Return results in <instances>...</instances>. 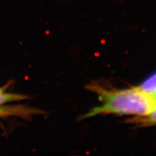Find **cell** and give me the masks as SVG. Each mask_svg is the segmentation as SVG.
<instances>
[{
    "label": "cell",
    "instance_id": "cell-1",
    "mask_svg": "<svg viewBox=\"0 0 156 156\" xmlns=\"http://www.w3.org/2000/svg\"><path fill=\"white\" fill-rule=\"evenodd\" d=\"M88 88L98 95L101 105L90 109L82 119L98 115L143 117L149 114L156 106V97L140 87L126 89H106L92 84Z\"/></svg>",
    "mask_w": 156,
    "mask_h": 156
},
{
    "label": "cell",
    "instance_id": "cell-5",
    "mask_svg": "<svg viewBox=\"0 0 156 156\" xmlns=\"http://www.w3.org/2000/svg\"><path fill=\"white\" fill-rule=\"evenodd\" d=\"M153 95H155V96L156 97V91L155 92V93H154V94H153Z\"/></svg>",
    "mask_w": 156,
    "mask_h": 156
},
{
    "label": "cell",
    "instance_id": "cell-4",
    "mask_svg": "<svg viewBox=\"0 0 156 156\" xmlns=\"http://www.w3.org/2000/svg\"><path fill=\"white\" fill-rule=\"evenodd\" d=\"M139 87L145 92L153 95L156 91V72L146 78Z\"/></svg>",
    "mask_w": 156,
    "mask_h": 156
},
{
    "label": "cell",
    "instance_id": "cell-2",
    "mask_svg": "<svg viewBox=\"0 0 156 156\" xmlns=\"http://www.w3.org/2000/svg\"><path fill=\"white\" fill-rule=\"evenodd\" d=\"M6 87H0V106L2 105L5 104L7 103L15 102V101H20L24 100L27 97L21 94L17 93H7L5 91ZM30 113H34V110H30L28 108H21L18 107L15 108H0V116H8V115H29Z\"/></svg>",
    "mask_w": 156,
    "mask_h": 156
},
{
    "label": "cell",
    "instance_id": "cell-3",
    "mask_svg": "<svg viewBox=\"0 0 156 156\" xmlns=\"http://www.w3.org/2000/svg\"><path fill=\"white\" fill-rule=\"evenodd\" d=\"M129 122L132 124H136L137 125L143 126H152L156 124V106L153 109V111L147 114V116L143 117H133Z\"/></svg>",
    "mask_w": 156,
    "mask_h": 156
}]
</instances>
